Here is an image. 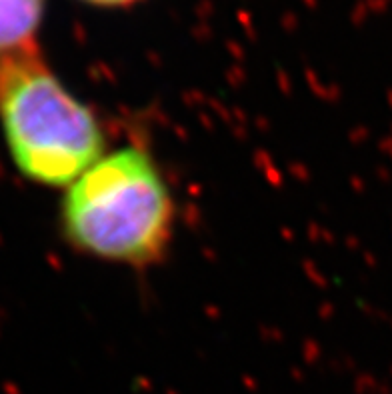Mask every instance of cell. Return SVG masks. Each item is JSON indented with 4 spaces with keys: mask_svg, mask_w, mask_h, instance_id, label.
<instances>
[{
    "mask_svg": "<svg viewBox=\"0 0 392 394\" xmlns=\"http://www.w3.org/2000/svg\"><path fill=\"white\" fill-rule=\"evenodd\" d=\"M44 0H0V58L36 44Z\"/></svg>",
    "mask_w": 392,
    "mask_h": 394,
    "instance_id": "3957f363",
    "label": "cell"
},
{
    "mask_svg": "<svg viewBox=\"0 0 392 394\" xmlns=\"http://www.w3.org/2000/svg\"><path fill=\"white\" fill-rule=\"evenodd\" d=\"M0 124L28 180L68 188L104 156L98 116L48 66L38 44L0 58Z\"/></svg>",
    "mask_w": 392,
    "mask_h": 394,
    "instance_id": "7a4b0ae2",
    "label": "cell"
},
{
    "mask_svg": "<svg viewBox=\"0 0 392 394\" xmlns=\"http://www.w3.org/2000/svg\"><path fill=\"white\" fill-rule=\"evenodd\" d=\"M174 218L162 170L140 146L106 152L66 188L60 206L62 234L72 248L126 266L164 258Z\"/></svg>",
    "mask_w": 392,
    "mask_h": 394,
    "instance_id": "6da1fadb",
    "label": "cell"
},
{
    "mask_svg": "<svg viewBox=\"0 0 392 394\" xmlns=\"http://www.w3.org/2000/svg\"><path fill=\"white\" fill-rule=\"evenodd\" d=\"M86 4L92 6H102V8H120V6H130L138 2V0H82Z\"/></svg>",
    "mask_w": 392,
    "mask_h": 394,
    "instance_id": "277c9868",
    "label": "cell"
}]
</instances>
